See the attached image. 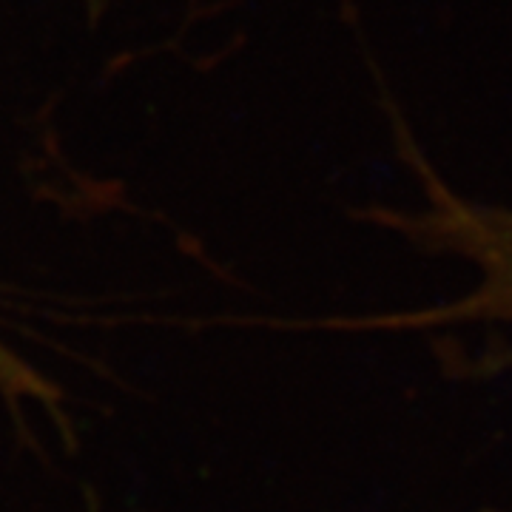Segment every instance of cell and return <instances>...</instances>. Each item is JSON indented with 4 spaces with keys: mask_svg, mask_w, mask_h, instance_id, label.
<instances>
[{
    "mask_svg": "<svg viewBox=\"0 0 512 512\" xmlns=\"http://www.w3.org/2000/svg\"><path fill=\"white\" fill-rule=\"evenodd\" d=\"M461 254L481 265V282L473 293L450 305L430 308L393 319V325H436V322H467V319H504L512 322V248L507 245H467Z\"/></svg>",
    "mask_w": 512,
    "mask_h": 512,
    "instance_id": "obj_1",
    "label": "cell"
},
{
    "mask_svg": "<svg viewBox=\"0 0 512 512\" xmlns=\"http://www.w3.org/2000/svg\"><path fill=\"white\" fill-rule=\"evenodd\" d=\"M407 228H416L424 237L436 239V245H447L461 251L467 245H507L512 248V214L464 205L447 191L436 194L433 214L421 220H402Z\"/></svg>",
    "mask_w": 512,
    "mask_h": 512,
    "instance_id": "obj_2",
    "label": "cell"
},
{
    "mask_svg": "<svg viewBox=\"0 0 512 512\" xmlns=\"http://www.w3.org/2000/svg\"><path fill=\"white\" fill-rule=\"evenodd\" d=\"M0 382L15 387V390H32V376L23 365L15 362V356L9 350L0 348Z\"/></svg>",
    "mask_w": 512,
    "mask_h": 512,
    "instance_id": "obj_3",
    "label": "cell"
}]
</instances>
